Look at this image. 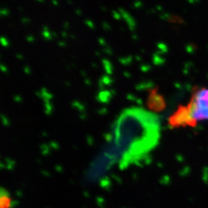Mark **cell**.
Returning <instances> with one entry per match:
<instances>
[{
  "mask_svg": "<svg viewBox=\"0 0 208 208\" xmlns=\"http://www.w3.org/2000/svg\"><path fill=\"white\" fill-rule=\"evenodd\" d=\"M13 199L9 192L0 187V208H13Z\"/></svg>",
  "mask_w": 208,
  "mask_h": 208,
  "instance_id": "3",
  "label": "cell"
},
{
  "mask_svg": "<svg viewBox=\"0 0 208 208\" xmlns=\"http://www.w3.org/2000/svg\"><path fill=\"white\" fill-rule=\"evenodd\" d=\"M208 120V89L200 88L194 92L189 103L180 106L170 117L172 127L194 126L198 122Z\"/></svg>",
  "mask_w": 208,
  "mask_h": 208,
  "instance_id": "2",
  "label": "cell"
},
{
  "mask_svg": "<svg viewBox=\"0 0 208 208\" xmlns=\"http://www.w3.org/2000/svg\"><path fill=\"white\" fill-rule=\"evenodd\" d=\"M160 135L161 126L157 115L140 107L127 108L113 126L107 154L120 157L122 163H130L154 149Z\"/></svg>",
  "mask_w": 208,
  "mask_h": 208,
  "instance_id": "1",
  "label": "cell"
},
{
  "mask_svg": "<svg viewBox=\"0 0 208 208\" xmlns=\"http://www.w3.org/2000/svg\"><path fill=\"white\" fill-rule=\"evenodd\" d=\"M1 44H3V45H8V42H7V40L5 39V38L2 37L1 38Z\"/></svg>",
  "mask_w": 208,
  "mask_h": 208,
  "instance_id": "4",
  "label": "cell"
}]
</instances>
